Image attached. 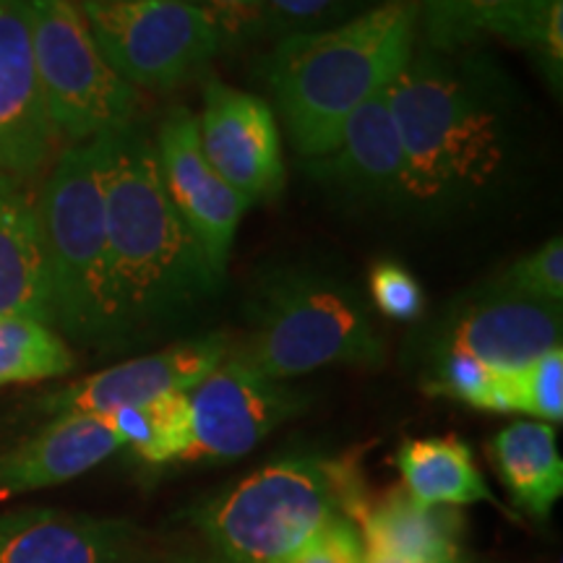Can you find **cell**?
<instances>
[{"instance_id": "6da1fadb", "label": "cell", "mask_w": 563, "mask_h": 563, "mask_svg": "<svg viewBox=\"0 0 563 563\" xmlns=\"http://www.w3.org/2000/svg\"><path fill=\"white\" fill-rule=\"evenodd\" d=\"M405 152V203L460 214L496 201L527 154V112L509 74L477 45L418 40L389 84Z\"/></svg>"}, {"instance_id": "7a4b0ae2", "label": "cell", "mask_w": 563, "mask_h": 563, "mask_svg": "<svg viewBox=\"0 0 563 563\" xmlns=\"http://www.w3.org/2000/svg\"><path fill=\"white\" fill-rule=\"evenodd\" d=\"M100 141L110 282L125 334L183 313L220 279L165 191L150 133L131 123Z\"/></svg>"}, {"instance_id": "3957f363", "label": "cell", "mask_w": 563, "mask_h": 563, "mask_svg": "<svg viewBox=\"0 0 563 563\" xmlns=\"http://www.w3.org/2000/svg\"><path fill=\"white\" fill-rule=\"evenodd\" d=\"M418 42V0H384L321 32L282 37L264 74L295 152H332L347 118L389 87Z\"/></svg>"}, {"instance_id": "277c9868", "label": "cell", "mask_w": 563, "mask_h": 563, "mask_svg": "<svg viewBox=\"0 0 563 563\" xmlns=\"http://www.w3.org/2000/svg\"><path fill=\"white\" fill-rule=\"evenodd\" d=\"M361 460L285 456L224 488L196 511L217 563H287L336 517L352 525L368 509Z\"/></svg>"}, {"instance_id": "5b68a950", "label": "cell", "mask_w": 563, "mask_h": 563, "mask_svg": "<svg viewBox=\"0 0 563 563\" xmlns=\"http://www.w3.org/2000/svg\"><path fill=\"white\" fill-rule=\"evenodd\" d=\"M37 214L51 287V327L81 342L115 340L100 136L68 144L55 157L37 196Z\"/></svg>"}, {"instance_id": "8992f818", "label": "cell", "mask_w": 563, "mask_h": 563, "mask_svg": "<svg viewBox=\"0 0 563 563\" xmlns=\"http://www.w3.org/2000/svg\"><path fill=\"white\" fill-rule=\"evenodd\" d=\"M228 357L287 382L327 365H378L384 340L361 292L329 274L287 269L262 282L249 334Z\"/></svg>"}, {"instance_id": "52a82bcc", "label": "cell", "mask_w": 563, "mask_h": 563, "mask_svg": "<svg viewBox=\"0 0 563 563\" xmlns=\"http://www.w3.org/2000/svg\"><path fill=\"white\" fill-rule=\"evenodd\" d=\"M34 68L60 139L81 144L136 123L139 91L125 84L91 37L74 0H24Z\"/></svg>"}, {"instance_id": "ba28073f", "label": "cell", "mask_w": 563, "mask_h": 563, "mask_svg": "<svg viewBox=\"0 0 563 563\" xmlns=\"http://www.w3.org/2000/svg\"><path fill=\"white\" fill-rule=\"evenodd\" d=\"M110 68L133 89H173L214 60L222 34L196 0H79Z\"/></svg>"}, {"instance_id": "9c48e42d", "label": "cell", "mask_w": 563, "mask_h": 563, "mask_svg": "<svg viewBox=\"0 0 563 563\" xmlns=\"http://www.w3.org/2000/svg\"><path fill=\"white\" fill-rule=\"evenodd\" d=\"M191 443L183 462H232L302 410L300 391L224 357L188 391Z\"/></svg>"}, {"instance_id": "30bf717a", "label": "cell", "mask_w": 563, "mask_h": 563, "mask_svg": "<svg viewBox=\"0 0 563 563\" xmlns=\"http://www.w3.org/2000/svg\"><path fill=\"white\" fill-rule=\"evenodd\" d=\"M154 146L167 196L199 241L214 277L222 279L232 241L251 201L203 157L199 118L191 110L173 108L167 112Z\"/></svg>"}, {"instance_id": "8fae6325", "label": "cell", "mask_w": 563, "mask_h": 563, "mask_svg": "<svg viewBox=\"0 0 563 563\" xmlns=\"http://www.w3.org/2000/svg\"><path fill=\"white\" fill-rule=\"evenodd\" d=\"M24 0H0V175L30 186L58 157Z\"/></svg>"}, {"instance_id": "7c38bea8", "label": "cell", "mask_w": 563, "mask_h": 563, "mask_svg": "<svg viewBox=\"0 0 563 563\" xmlns=\"http://www.w3.org/2000/svg\"><path fill=\"white\" fill-rule=\"evenodd\" d=\"M203 157L251 203L285 188V159L277 118L262 97L211 81L199 118Z\"/></svg>"}, {"instance_id": "4fadbf2b", "label": "cell", "mask_w": 563, "mask_h": 563, "mask_svg": "<svg viewBox=\"0 0 563 563\" xmlns=\"http://www.w3.org/2000/svg\"><path fill=\"white\" fill-rule=\"evenodd\" d=\"M232 340L228 334H207L118 363L108 371L81 378L47 394L37 405L51 418L63 415H104L136 407L173 391H191L201 378L228 357Z\"/></svg>"}, {"instance_id": "5bb4252c", "label": "cell", "mask_w": 563, "mask_h": 563, "mask_svg": "<svg viewBox=\"0 0 563 563\" xmlns=\"http://www.w3.org/2000/svg\"><path fill=\"white\" fill-rule=\"evenodd\" d=\"M561 347V306L485 290L446 323V344L496 373H514Z\"/></svg>"}, {"instance_id": "9a60e30c", "label": "cell", "mask_w": 563, "mask_h": 563, "mask_svg": "<svg viewBox=\"0 0 563 563\" xmlns=\"http://www.w3.org/2000/svg\"><path fill=\"white\" fill-rule=\"evenodd\" d=\"M139 527L58 509H21L0 517V563H131Z\"/></svg>"}, {"instance_id": "2e32d148", "label": "cell", "mask_w": 563, "mask_h": 563, "mask_svg": "<svg viewBox=\"0 0 563 563\" xmlns=\"http://www.w3.org/2000/svg\"><path fill=\"white\" fill-rule=\"evenodd\" d=\"M306 167L316 180L347 194L405 201V152L391 115L389 87L352 112L334 150L306 159Z\"/></svg>"}, {"instance_id": "e0dca14e", "label": "cell", "mask_w": 563, "mask_h": 563, "mask_svg": "<svg viewBox=\"0 0 563 563\" xmlns=\"http://www.w3.org/2000/svg\"><path fill=\"white\" fill-rule=\"evenodd\" d=\"M123 449L121 435L97 415H63L0 452V498L68 483Z\"/></svg>"}, {"instance_id": "ac0fdd59", "label": "cell", "mask_w": 563, "mask_h": 563, "mask_svg": "<svg viewBox=\"0 0 563 563\" xmlns=\"http://www.w3.org/2000/svg\"><path fill=\"white\" fill-rule=\"evenodd\" d=\"M462 511L454 506H420L402 485L371 498L357 519L365 553L407 563H464Z\"/></svg>"}, {"instance_id": "d6986e66", "label": "cell", "mask_w": 563, "mask_h": 563, "mask_svg": "<svg viewBox=\"0 0 563 563\" xmlns=\"http://www.w3.org/2000/svg\"><path fill=\"white\" fill-rule=\"evenodd\" d=\"M9 316L51 327V287L37 199L24 183L0 175V319Z\"/></svg>"}, {"instance_id": "ffe728a7", "label": "cell", "mask_w": 563, "mask_h": 563, "mask_svg": "<svg viewBox=\"0 0 563 563\" xmlns=\"http://www.w3.org/2000/svg\"><path fill=\"white\" fill-rule=\"evenodd\" d=\"M488 454L514 504L534 519H545L563 493V460L553 426L511 422L496 433Z\"/></svg>"}, {"instance_id": "44dd1931", "label": "cell", "mask_w": 563, "mask_h": 563, "mask_svg": "<svg viewBox=\"0 0 563 563\" xmlns=\"http://www.w3.org/2000/svg\"><path fill=\"white\" fill-rule=\"evenodd\" d=\"M394 464L402 475V488L420 506H498L477 470L473 449L456 435L405 441Z\"/></svg>"}, {"instance_id": "7402d4cb", "label": "cell", "mask_w": 563, "mask_h": 563, "mask_svg": "<svg viewBox=\"0 0 563 563\" xmlns=\"http://www.w3.org/2000/svg\"><path fill=\"white\" fill-rule=\"evenodd\" d=\"M553 0H418V40L441 51L498 37L522 45Z\"/></svg>"}, {"instance_id": "603a6c76", "label": "cell", "mask_w": 563, "mask_h": 563, "mask_svg": "<svg viewBox=\"0 0 563 563\" xmlns=\"http://www.w3.org/2000/svg\"><path fill=\"white\" fill-rule=\"evenodd\" d=\"M110 428L121 435L144 462H180L191 443V405L188 391H173L152 402L123 407L104 415Z\"/></svg>"}, {"instance_id": "cb8c5ba5", "label": "cell", "mask_w": 563, "mask_h": 563, "mask_svg": "<svg viewBox=\"0 0 563 563\" xmlns=\"http://www.w3.org/2000/svg\"><path fill=\"white\" fill-rule=\"evenodd\" d=\"M74 365V352L45 321L30 316L0 319V386L45 382Z\"/></svg>"}, {"instance_id": "d4e9b609", "label": "cell", "mask_w": 563, "mask_h": 563, "mask_svg": "<svg viewBox=\"0 0 563 563\" xmlns=\"http://www.w3.org/2000/svg\"><path fill=\"white\" fill-rule=\"evenodd\" d=\"M504 412L532 415L540 422L563 420V350L553 347L525 368L504 373Z\"/></svg>"}, {"instance_id": "484cf974", "label": "cell", "mask_w": 563, "mask_h": 563, "mask_svg": "<svg viewBox=\"0 0 563 563\" xmlns=\"http://www.w3.org/2000/svg\"><path fill=\"white\" fill-rule=\"evenodd\" d=\"M428 391L460 399L475 410L504 412V373L485 368L460 350H441Z\"/></svg>"}, {"instance_id": "4316f807", "label": "cell", "mask_w": 563, "mask_h": 563, "mask_svg": "<svg viewBox=\"0 0 563 563\" xmlns=\"http://www.w3.org/2000/svg\"><path fill=\"white\" fill-rule=\"evenodd\" d=\"M384 0H262L264 32L277 37L321 32L361 16Z\"/></svg>"}, {"instance_id": "83f0119b", "label": "cell", "mask_w": 563, "mask_h": 563, "mask_svg": "<svg viewBox=\"0 0 563 563\" xmlns=\"http://www.w3.org/2000/svg\"><path fill=\"white\" fill-rule=\"evenodd\" d=\"M485 290L514 298L543 300L561 306L563 300V243L561 238H551L538 251L514 262L509 269L498 274Z\"/></svg>"}, {"instance_id": "f1b7e54d", "label": "cell", "mask_w": 563, "mask_h": 563, "mask_svg": "<svg viewBox=\"0 0 563 563\" xmlns=\"http://www.w3.org/2000/svg\"><path fill=\"white\" fill-rule=\"evenodd\" d=\"M368 290L373 306L394 321H415L426 311V292L420 282L397 262L373 264Z\"/></svg>"}, {"instance_id": "f546056e", "label": "cell", "mask_w": 563, "mask_h": 563, "mask_svg": "<svg viewBox=\"0 0 563 563\" xmlns=\"http://www.w3.org/2000/svg\"><path fill=\"white\" fill-rule=\"evenodd\" d=\"M287 563H365L361 530L347 517H336Z\"/></svg>"}, {"instance_id": "4dcf8cb0", "label": "cell", "mask_w": 563, "mask_h": 563, "mask_svg": "<svg viewBox=\"0 0 563 563\" xmlns=\"http://www.w3.org/2000/svg\"><path fill=\"white\" fill-rule=\"evenodd\" d=\"M522 47L532 51L548 84L559 91L563 79V0H553L548 5L543 16L527 32Z\"/></svg>"}, {"instance_id": "1f68e13d", "label": "cell", "mask_w": 563, "mask_h": 563, "mask_svg": "<svg viewBox=\"0 0 563 563\" xmlns=\"http://www.w3.org/2000/svg\"><path fill=\"white\" fill-rule=\"evenodd\" d=\"M196 3L203 5L214 19L222 42L228 40L232 45H243L264 34L262 0H196Z\"/></svg>"}, {"instance_id": "d6a6232c", "label": "cell", "mask_w": 563, "mask_h": 563, "mask_svg": "<svg viewBox=\"0 0 563 563\" xmlns=\"http://www.w3.org/2000/svg\"><path fill=\"white\" fill-rule=\"evenodd\" d=\"M131 563H217L214 559H207V555H199L194 551H165V553H152L144 555L139 553Z\"/></svg>"}, {"instance_id": "836d02e7", "label": "cell", "mask_w": 563, "mask_h": 563, "mask_svg": "<svg viewBox=\"0 0 563 563\" xmlns=\"http://www.w3.org/2000/svg\"><path fill=\"white\" fill-rule=\"evenodd\" d=\"M365 563H407L399 559H391V555H378V553H365Z\"/></svg>"}]
</instances>
